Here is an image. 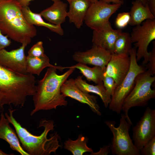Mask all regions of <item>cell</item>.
Wrapping results in <instances>:
<instances>
[{
    "instance_id": "6da1fadb",
    "label": "cell",
    "mask_w": 155,
    "mask_h": 155,
    "mask_svg": "<svg viewBox=\"0 0 155 155\" xmlns=\"http://www.w3.org/2000/svg\"><path fill=\"white\" fill-rule=\"evenodd\" d=\"M69 67L61 75L57 73L56 68L50 67L47 69L43 78L36 85L35 93L32 96L34 108L30 112L31 116L40 111L56 109L58 106L67 105V101L61 93V88L75 69L71 66Z\"/></svg>"
},
{
    "instance_id": "7a4b0ae2",
    "label": "cell",
    "mask_w": 155,
    "mask_h": 155,
    "mask_svg": "<svg viewBox=\"0 0 155 155\" xmlns=\"http://www.w3.org/2000/svg\"><path fill=\"white\" fill-rule=\"evenodd\" d=\"M11 108L10 106L8 108L9 114L6 113L5 116L13 126L22 146L29 155H49L52 152H55L60 147L59 135L56 132L51 134L49 138L47 137L49 132L54 130L53 121L41 119L38 128L43 127L44 131L39 135H34L17 121L13 116V113L16 109Z\"/></svg>"
},
{
    "instance_id": "3957f363",
    "label": "cell",
    "mask_w": 155,
    "mask_h": 155,
    "mask_svg": "<svg viewBox=\"0 0 155 155\" xmlns=\"http://www.w3.org/2000/svg\"><path fill=\"white\" fill-rule=\"evenodd\" d=\"M17 0L0 1V30L17 42L27 46L37 35L36 28L28 23Z\"/></svg>"
},
{
    "instance_id": "277c9868",
    "label": "cell",
    "mask_w": 155,
    "mask_h": 155,
    "mask_svg": "<svg viewBox=\"0 0 155 155\" xmlns=\"http://www.w3.org/2000/svg\"><path fill=\"white\" fill-rule=\"evenodd\" d=\"M33 83L30 74L20 73L0 64V113L5 105H22L31 93Z\"/></svg>"
},
{
    "instance_id": "5b68a950",
    "label": "cell",
    "mask_w": 155,
    "mask_h": 155,
    "mask_svg": "<svg viewBox=\"0 0 155 155\" xmlns=\"http://www.w3.org/2000/svg\"><path fill=\"white\" fill-rule=\"evenodd\" d=\"M155 81V76H152L148 70L138 74L136 77L134 86L124 101L121 111L127 121L132 125L128 112L133 107L144 106L149 100L155 98V90L151 87Z\"/></svg>"
},
{
    "instance_id": "8992f818",
    "label": "cell",
    "mask_w": 155,
    "mask_h": 155,
    "mask_svg": "<svg viewBox=\"0 0 155 155\" xmlns=\"http://www.w3.org/2000/svg\"><path fill=\"white\" fill-rule=\"evenodd\" d=\"M113 135L111 150L112 154L116 155H140L129 134L131 125L127 121L123 114L121 115L119 126L116 127L113 121H105Z\"/></svg>"
},
{
    "instance_id": "52a82bcc",
    "label": "cell",
    "mask_w": 155,
    "mask_h": 155,
    "mask_svg": "<svg viewBox=\"0 0 155 155\" xmlns=\"http://www.w3.org/2000/svg\"><path fill=\"white\" fill-rule=\"evenodd\" d=\"M136 50L132 48L129 53L130 65L129 71L121 83L116 88L108 106L111 111L120 114L123 102L133 88L137 76L146 70L139 65L136 59Z\"/></svg>"
},
{
    "instance_id": "ba28073f",
    "label": "cell",
    "mask_w": 155,
    "mask_h": 155,
    "mask_svg": "<svg viewBox=\"0 0 155 155\" xmlns=\"http://www.w3.org/2000/svg\"><path fill=\"white\" fill-rule=\"evenodd\" d=\"M121 5L99 0L91 3L84 20L86 25L93 30L112 28L109 19Z\"/></svg>"
},
{
    "instance_id": "9c48e42d",
    "label": "cell",
    "mask_w": 155,
    "mask_h": 155,
    "mask_svg": "<svg viewBox=\"0 0 155 155\" xmlns=\"http://www.w3.org/2000/svg\"><path fill=\"white\" fill-rule=\"evenodd\" d=\"M130 37L132 43L137 48L136 59L137 61L142 58V65L148 63L149 53L148 48L149 44L155 39V19H147L142 24L136 26L131 32Z\"/></svg>"
},
{
    "instance_id": "30bf717a",
    "label": "cell",
    "mask_w": 155,
    "mask_h": 155,
    "mask_svg": "<svg viewBox=\"0 0 155 155\" xmlns=\"http://www.w3.org/2000/svg\"><path fill=\"white\" fill-rule=\"evenodd\" d=\"M132 131V141L140 152L155 136V110L148 107L140 120L133 127Z\"/></svg>"
},
{
    "instance_id": "8fae6325",
    "label": "cell",
    "mask_w": 155,
    "mask_h": 155,
    "mask_svg": "<svg viewBox=\"0 0 155 155\" xmlns=\"http://www.w3.org/2000/svg\"><path fill=\"white\" fill-rule=\"evenodd\" d=\"M24 44L16 49L8 51L5 49L0 50V64L7 69L22 74H26V57Z\"/></svg>"
},
{
    "instance_id": "7c38bea8",
    "label": "cell",
    "mask_w": 155,
    "mask_h": 155,
    "mask_svg": "<svg viewBox=\"0 0 155 155\" xmlns=\"http://www.w3.org/2000/svg\"><path fill=\"white\" fill-rule=\"evenodd\" d=\"M112 54L103 48L93 45L91 49L85 51H77L73 55L74 60L78 63L105 68Z\"/></svg>"
},
{
    "instance_id": "4fadbf2b",
    "label": "cell",
    "mask_w": 155,
    "mask_h": 155,
    "mask_svg": "<svg viewBox=\"0 0 155 155\" xmlns=\"http://www.w3.org/2000/svg\"><path fill=\"white\" fill-rule=\"evenodd\" d=\"M61 93L65 97H69L89 106L91 110L98 115H101L96 100L97 97L84 92L75 84L74 79H67L61 88Z\"/></svg>"
},
{
    "instance_id": "5bb4252c",
    "label": "cell",
    "mask_w": 155,
    "mask_h": 155,
    "mask_svg": "<svg viewBox=\"0 0 155 155\" xmlns=\"http://www.w3.org/2000/svg\"><path fill=\"white\" fill-rule=\"evenodd\" d=\"M130 65V59L128 55L112 53L106 67L105 73L113 79L117 87L127 73Z\"/></svg>"
},
{
    "instance_id": "9a60e30c",
    "label": "cell",
    "mask_w": 155,
    "mask_h": 155,
    "mask_svg": "<svg viewBox=\"0 0 155 155\" xmlns=\"http://www.w3.org/2000/svg\"><path fill=\"white\" fill-rule=\"evenodd\" d=\"M10 123L3 112L0 115V139L6 141L13 150L22 155H29L23 149L16 131L10 126Z\"/></svg>"
},
{
    "instance_id": "2e32d148",
    "label": "cell",
    "mask_w": 155,
    "mask_h": 155,
    "mask_svg": "<svg viewBox=\"0 0 155 155\" xmlns=\"http://www.w3.org/2000/svg\"><path fill=\"white\" fill-rule=\"evenodd\" d=\"M122 32L121 29L114 30L112 28L93 30L92 42L93 45L99 46L113 53L115 41Z\"/></svg>"
},
{
    "instance_id": "e0dca14e",
    "label": "cell",
    "mask_w": 155,
    "mask_h": 155,
    "mask_svg": "<svg viewBox=\"0 0 155 155\" xmlns=\"http://www.w3.org/2000/svg\"><path fill=\"white\" fill-rule=\"evenodd\" d=\"M91 3L90 0H72L69 3L67 13L69 22L73 23L77 28H80Z\"/></svg>"
},
{
    "instance_id": "ac0fdd59",
    "label": "cell",
    "mask_w": 155,
    "mask_h": 155,
    "mask_svg": "<svg viewBox=\"0 0 155 155\" xmlns=\"http://www.w3.org/2000/svg\"><path fill=\"white\" fill-rule=\"evenodd\" d=\"M67 4L59 0L54 2L51 6L40 13L51 24L61 25L65 22L67 17Z\"/></svg>"
},
{
    "instance_id": "d6986e66",
    "label": "cell",
    "mask_w": 155,
    "mask_h": 155,
    "mask_svg": "<svg viewBox=\"0 0 155 155\" xmlns=\"http://www.w3.org/2000/svg\"><path fill=\"white\" fill-rule=\"evenodd\" d=\"M82 76L79 75L74 79L75 84L81 90L86 93H92L101 98L104 106L107 108L111 100V96L108 93L102 83L96 85L90 84L83 80Z\"/></svg>"
},
{
    "instance_id": "ffe728a7",
    "label": "cell",
    "mask_w": 155,
    "mask_h": 155,
    "mask_svg": "<svg viewBox=\"0 0 155 155\" xmlns=\"http://www.w3.org/2000/svg\"><path fill=\"white\" fill-rule=\"evenodd\" d=\"M50 59L45 54L39 57H33L28 55L26 57V71L27 73L39 75L42 71L46 67H53L62 71L69 67H62L53 65L50 63Z\"/></svg>"
},
{
    "instance_id": "44dd1931",
    "label": "cell",
    "mask_w": 155,
    "mask_h": 155,
    "mask_svg": "<svg viewBox=\"0 0 155 155\" xmlns=\"http://www.w3.org/2000/svg\"><path fill=\"white\" fill-rule=\"evenodd\" d=\"M132 3V6L129 12L130 25L136 26L146 20L155 19V16L151 12L148 3L144 6L140 0H136Z\"/></svg>"
},
{
    "instance_id": "7402d4cb",
    "label": "cell",
    "mask_w": 155,
    "mask_h": 155,
    "mask_svg": "<svg viewBox=\"0 0 155 155\" xmlns=\"http://www.w3.org/2000/svg\"><path fill=\"white\" fill-rule=\"evenodd\" d=\"M22 11L26 20L30 24L44 27L60 36L63 35L64 31L61 25H54L46 22L42 19L40 13H36L32 12L28 6L22 7Z\"/></svg>"
},
{
    "instance_id": "603a6c76",
    "label": "cell",
    "mask_w": 155,
    "mask_h": 155,
    "mask_svg": "<svg viewBox=\"0 0 155 155\" xmlns=\"http://www.w3.org/2000/svg\"><path fill=\"white\" fill-rule=\"evenodd\" d=\"M71 66L78 69L88 81H92L96 84L103 82L106 68L97 66L91 67L86 64L79 63Z\"/></svg>"
},
{
    "instance_id": "cb8c5ba5",
    "label": "cell",
    "mask_w": 155,
    "mask_h": 155,
    "mask_svg": "<svg viewBox=\"0 0 155 155\" xmlns=\"http://www.w3.org/2000/svg\"><path fill=\"white\" fill-rule=\"evenodd\" d=\"M88 142V138L80 134L75 140L69 139L65 140L64 147L73 155H82L86 152L92 153V149L87 145Z\"/></svg>"
},
{
    "instance_id": "d4e9b609",
    "label": "cell",
    "mask_w": 155,
    "mask_h": 155,
    "mask_svg": "<svg viewBox=\"0 0 155 155\" xmlns=\"http://www.w3.org/2000/svg\"><path fill=\"white\" fill-rule=\"evenodd\" d=\"M132 43L130 34L128 32H122L117 37L115 42L113 53L129 55L132 48Z\"/></svg>"
},
{
    "instance_id": "484cf974",
    "label": "cell",
    "mask_w": 155,
    "mask_h": 155,
    "mask_svg": "<svg viewBox=\"0 0 155 155\" xmlns=\"http://www.w3.org/2000/svg\"><path fill=\"white\" fill-rule=\"evenodd\" d=\"M130 20L129 12H123L118 14L116 19L115 24L119 29H121L129 24Z\"/></svg>"
},
{
    "instance_id": "4316f807",
    "label": "cell",
    "mask_w": 155,
    "mask_h": 155,
    "mask_svg": "<svg viewBox=\"0 0 155 155\" xmlns=\"http://www.w3.org/2000/svg\"><path fill=\"white\" fill-rule=\"evenodd\" d=\"M102 82L107 92L111 96H112L117 87L114 80L105 73L102 79Z\"/></svg>"
},
{
    "instance_id": "83f0119b",
    "label": "cell",
    "mask_w": 155,
    "mask_h": 155,
    "mask_svg": "<svg viewBox=\"0 0 155 155\" xmlns=\"http://www.w3.org/2000/svg\"><path fill=\"white\" fill-rule=\"evenodd\" d=\"M153 47L151 51L149 52L148 61L146 65L147 69L151 75H154L155 74V42H153Z\"/></svg>"
},
{
    "instance_id": "f1b7e54d",
    "label": "cell",
    "mask_w": 155,
    "mask_h": 155,
    "mask_svg": "<svg viewBox=\"0 0 155 155\" xmlns=\"http://www.w3.org/2000/svg\"><path fill=\"white\" fill-rule=\"evenodd\" d=\"M28 55L35 57L43 55L44 54L43 42L39 41L33 45L28 51Z\"/></svg>"
},
{
    "instance_id": "f546056e",
    "label": "cell",
    "mask_w": 155,
    "mask_h": 155,
    "mask_svg": "<svg viewBox=\"0 0 155 155\" xmlns=\"http://www.w3.org/2000/svg\"><path fill=\"white\" fill-rule=\"evenodd\" d=\"M141 155H155V136L149 141L140 151Z\"/></svg>"
},
{
    "instance_id": "4dcf8cb0",
    "label": "cell",
    "mask_w": 155,
    "mask_h": 155,
    "mask_svg": "<svg viewBox=\"0 0 155 155\" xmlns=\"http://www.w3.org/2000/svg\"><path fill=\"white\" fill-rule=\"evenodd\" d=\"M7 35H4L0 30V50L9 46L11 43Z\"/></svg>"
},
{
    "instance_id": "1f68e13d",
    "label": "cell",
    "mask_w": 155,
    "mask_h": 155,
    "mask_svg": "<svg viewBox=\"0 0 155 155\" xmlns=\"http://www.w3.org/2000/svg\"><path fill=\"white\" fill-rule=\"evenodd\" d=\"M110 145H108L101 148L99 151L97 152H93L91 153L90 155H107L111 150Z\"/></svg>"
},
{
    "instance_id": "d6a6232c",
    "label": "cell",
    "mask_w": 155,
    "mask_h": 155,
    "mask_svg": "<svg viewBox=\"0 0 155 155\" xmlns=\"http://www.w3.org/2000/svg\"><path fill=\"white\" fill-rule=\"evenodd\" d=\"M147 3L151 12L155 16V0H149Z\"/></svg>"
},
{
    "instance_id": "836d02e7",
    "label": "cell",
    "mask_w": 155,
    "mask_h": 155,
    "mask_svg": "<svg viewBox=\"0 0 155 155\" xmlns=\"http://www.w3.org/2000/svg\"><path fill=\"white\" fill-rule=\"evenodd\" d=\"M34 0H17L22 7L28 6L29 5L30 2ZM55 2L59 0H51Z\"/></svg>"
},
{
    "instance_id": "e575fe53",
    "label": "cell",
    "mask_w": 155,
    "mask_h": 155,
    "mask_svg": "<svg viewBox=\"0 0 155 155\" xmlns=\"http://www.w3.org/2000/svg\"><path fill=\"white\" fill-rule=\"evenodd\" d=\"M103 1L108 3L111 2L115 4H119L121 5L124 4L123 1H121L120 0H99Z\"/></svg>"
},
{
    "instance_id": "d590c367",
    "label": "cell",
    "mask_w": 155,
    "mask_h": 155,
    "mask_svg": "<svg viewBox=\"0 0 155 155\" xmlns=\"http://www.w3.org/2000/svg\"><path fill=\"white\" fill-rule=\"evenodd\" d=\"M14 155L13 154H9L4 152L1 149H0V155Z\"/></svg>"
},
{
    "instance_id": "8d00e7d4",
    "label": "cell",
    "mask_w": 155,
    "mask_h": 155,
    "mask_svg": "<svg viewBox=\"0 0 155 155\" xmlns=\"http://www.w3.org/2000/svg\"><path fill=\"white\" fill-rule=\"evenodd\" d=\"M121 1H123L124 0H120ZM142 2V3L145 6L147 4L148 2V0H140Z\"/></svg>"
},
{
    "instance_id": "74e56055",
    "label": "cell",
    "mask_w": 155,
    "mask_h": 155,
    "mask_svg": "<svg viewBox=\"0 0 155 155\" xmlns=\"http://www.w3.org/2000/svg\"><path fill=\"white\" fill-rule=\"evenodd\" d=\"M91 0V2L92 3V2H94L97 1L98 0Z\"/></svg>"
},
{
    "instance_id": "f35d334b",
    "label": "cell",
    "mask_w": 155,
    "mask_h": 155,
    "mask_svg": "<svg viewBox=\"0 0 155 155\" xmlns=\"http://www.w3.org/2000/svg\"><path fill=\"white\" fill-rule=\"evenodd\" d=\"M69 3L72 0H66Z\"/></svg>"
},
{
    "instance_id": "ab89813d",
    "label": "cell",
    "mask_w": 155,
    "mask_h": 155,
    "mask_svg": "<svg viewBox=\"0 0 155 155\" xmlns=\"http://www.w3.org/2000/svg\"><path fill=\"white\" fill-rule=\"evenodd\" d=\"M3 0H0V1H3Z\"/></svg>"
},
{
    "instance_id": "60d3db41",
    "label": "cell",
    "mask_w": 155,
    "mask_h": 155,
    "mask_svg": "<svg viewBox=\"0 0 155 155\" xmlns=\"http://www.w3.org/2000/svg\"><path fill=\"white\" fill-rule=\"evenodd\" d=\"M148 1L149 0H148Z\"/></svg>"
},
{
    "instance_id": "b9f144b4",
    "label": "cell",
    "mask_w": 155,
    "mask_h": 155,
    "mask_svg": "<svg viewBox=\"0 0 155 155\" xmlns=\"http://www.w3.org/2000/svg\"><path fill=\"white\" fill-rule=\"evenodd\" d=\"M91 1V0H90Z\"/></svg>"
}]
</instances>
